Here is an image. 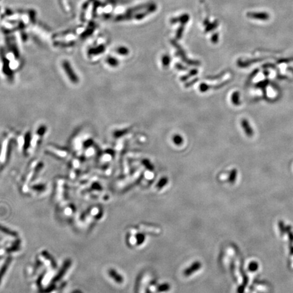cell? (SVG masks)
<instances>
[{"label":"cell","mask_w":293,"mask_h":293,"mask_svg":"<svg viewBox=\"0 0 293 293\" xmlns=\"http://www.w3.org/2000/svg\"><path fill=\"white\" fill-rule=\"evenodd\" d=\"M93 131L87 126L81 127L70 138L69 149L73 155L79 156L84 149L94 145Z\"/></svg>","instance_id":"1"},{"label":"cell","mask_w":293,"mask_h":293,"mask_svg":"<svg viewBox=\"0 0 293 293\" xmlns=\"http://www.w3.org/2000/svg\"><path fill=\"white\" fill-rule=\"evenodd\" d=\"M13 135L6 134L0 140V166H4L8 162L11 153Z\"/></svg>","instance_id":"2"},{"label":"cell","mask_w":293,"mask_h":293,"mask_svg":"<svg viewBox=\"0 0 293 293\" xmlns=\"http://www.w3.org/2000/svg\"><path fill=\"white\" fill-rule=\"evenodd\" d=\"M45 153L50 156L59 159H64L67 158H70L71 153L70 149L63 146H59L55 144L47 145L45 149Z\"/></svg>","instance_id":"3"},{"label":"cell","mask_w":293,"mask_h":293,"mask_svg":"<svg viewBox=\"0 0 293 293\" xmlns=\"http://www.w3.org/2000/svg\"><path fill=\"white\" fill-rule=\"evenodd\" d=\"M61 67L64 76L71 84L76 86L80 84V78L79 75L69 61L64 60L61 64Z\"/></svg>","instance_id":"4"},{"label":"cell","mask_w":293,"mask_h":293,"mask_svg":"<svg viewBox=\"0 0 293 293\" xmlns=\"http://www.w3.org/2000/svg\"><path fill=\"white\" fill-rule=\"evenodd\" d=\"M47 132V127L45 125H40L37 127L31 135V153L39 147Z\"/></svg>","instance_id":"5"},{"label":"cell","mask_w":293,"mask_h":293,"mask_svg":"<svg viewBox=\"0 0 293 293\" xmlns=\"http://www.w3.org/2000/svg\"><path fill=\"white\" fill-rule=\"evenodd\" d=\"M247 16L251 19L262 20H267L270 19V15L267 12H249L247 14Z\"/></svg>","instance_id":"6"},{"label":"cell","mask_w":293,"mask_h":293,"mask_svg":"<svg viewBox=\"0 0 293 293\" xmlns=\"http://www.w3.org/2000/svg\"><path fill=\"white\" fill-rule=\"evenodd\" d=\"M71 264V261L70 260H67V261H66L65 262H64V263L63 264L60 271L57 274V275H56L55 277H54V278L52 280V283L57 282L58 280H59L60 279L63 277V275L64 274H65L66 271L68 270V269H69Z\"/></svg>","instance_id":"7"},{"label":"cell","mask_w":293,"mask_h":293,"mask_svg":"<svg viewBox=\"0 0 293 293\" xmlns=\"http://www.w3.org/2000/svg\"><path fill=\"white\" fill-rule=\"evenodd\" d=\"M241 126L244 128V130L246 132V134L248 137H252L253 135V128H251L249 123L246 120H243L241 121Z\"/></svg>","instance_id":"8"},{"label":"cell","mask_w":293,"mask_h":293,"mask_svg":"<svg viewBox=\"0 0 293 293\" xmlns=\"http://www.w3.org/2000/svg\"><path fill=\"white\" fill-rule=\"evenodd\" d=\"M11 262H12V258L8 257L6 259V261H5V263H3V265L2 266L1 269H0V283H1V281L2 280L3 276L4 275L7 270H8L9 265H10V263H11Z\"/></svg>","instance_id":"9"},{"label":"cell","mask_w":293,"mask_h":293,"mask_svg":"<svg viewBox=\"0 0 293 293\" xmlns=\"http://www.w3.org/2000/svg\"><path fill=\"white\" fill-rule=\"evenodd\" d=\"M231 101H232L233 104L237 105L240 104V94L237 93V92H236L234 93L232 96H231Z\"/></svg>","instance_id":"10"},{"label":"cell","mask_w":293,"mask_h":293,"mask_svg":"<svg viewBox=\"0 0 293 293\" xmlns=\"http://www.w3.org/2000/svg\"><path fill=\"white\" fill-rule=\"evenodd\" d=\"M107 64H109V65L112 67H117L118 65V64H119V62L117 60V59H115V58H112V57L108 58V59H107Z\"/></svg>","instance_id":"11"},{"label":"cell","mask_w":293,"mask_h":293,"mask_svg":"<svg viewBox=\"0 0 293 293\" xmlns=\"http://www.w3.org/2000/svg\"><path fill=\"white\" fill-rule=\"evenodd\" d=\"M172 141H173L174 142H175V144L176 145H182L183 142V138L180 137V135H178V134H176V135L174 136L173 138H172Z\"/></svg>","instance_id":"12"},{"label":"cell","mask_w":293,"mask_h":293,"mask_svg":"<svg viewBox=\"0 0 293 293\" xmlns=\"http://www.w3.org/2000/svg\"><path fill=\"white\" fill-rule=\"evenodd\" d=\"M109 274L113 278L115 281H117L118 282H121L122 281V279L120 275H118L115 271L114 270H110L109 271Z\"/></svg>","instance_id":"13"},{"label":"cell","mask_w":293,"mask_h":293,"mask_svg":"<svg viewBox=\"0 0 293 293\" xmlns=\"http://www.w3.org/2000/svg\"><path fill=\"white\" fill-rule=\"evenodd\" d=\"M0 231H2V232H3V233H6V234L10 235V236H16V233L15 232H14V231L10 230L8 229H6V227H3L1 225H0Z\"/></svg>","instance_id":"14"},{"label":"cell","mask_w":293,"mask_h":293,"mask_svg":"<svg viewBox=\"0 0 293 293\" xmlns=\"http://www.w3.org/2000/svg\"><path fill=\"white\" fill-rule=\"evenodd\" d=\"M118 52L119 54L120 53L122 55H126V54H128V50L126 48H125V47H121V48H119L118 50Z\"/></svg>","instance_id":"15"},{"label":"cell","mask_w":293,"mask_h":293,"mask_svg":"<svg viewBox=\"0 0 293 293\" xmlns=\"http://www.w3.org/2000/svg\"><path fill=\"white\" fill-rule=\"evenodd\" d=\"M162 63L163 64V66H168V64L170 63V59L168 56H164L163 58V60H162Z\"/></svg>","instance_id":"16"}]
</instances>
